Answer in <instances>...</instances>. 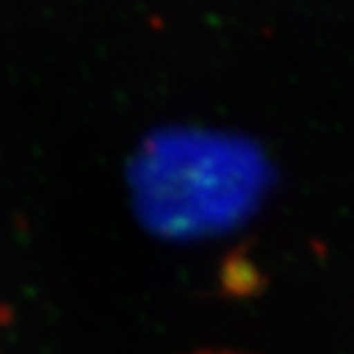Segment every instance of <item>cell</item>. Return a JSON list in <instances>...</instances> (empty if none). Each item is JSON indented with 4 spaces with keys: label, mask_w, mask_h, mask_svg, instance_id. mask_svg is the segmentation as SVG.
I'll use <instances>...</instances> for the list:
<instances>
[{
    "label": "cell",
    "mask_w": 354,
    "mask_h": 354,
    "mask_svg": "<svg viewBox=\"0 0 354 354\" xmlns=\"http://www.w3.org/2000/svg\"><path fill=\"white\" fill-rule=\"evenodd\" d=\"M193 354H244V353H232V351H199Z\"/></svg>",
    "instance_id": "obj_1"
}]
</instances>
